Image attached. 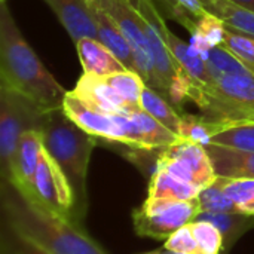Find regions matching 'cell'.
<instances>
[{
    "label": "cell",
    "mask_w": 254,
    "mask_h": 254,
    "mask_svg": "<svg viewBox=\"0 0 254 254\" xmlns=\"http://www.w3.org/2000/svg\"><path fill=\"white\" fill-rule=\"evenodd\" d=\"M1 219L52 254H107L82 228L39 202L10 180H0Z\"/></svg>",
    "instance_id": "obj_1"
},
{
    "label": "cell",
    "mask_w": 254,
    "mask_h": 254,
    "mask_svg": "<svg viewBox=\"0 0 254 254\" xmlns=\"http://www.w3.org/2000/svg\"><path fill=\"white\" fill-rule=\"evenodd\" d=\"M0 85L25 95L48 112L61 109L67 95L21 34L6 3H0Z\"/></svg>",
    "instance_id": "obj_2"
},
{
    "label": "cell",
    "mask_w": 254,
    "mask_h": 254,
    "mask_svg": "<svg viewBox=\"0 0 254 254\" xmlns=\"http://www.w3.org/2000/svg\"><path fill=\"white\" fill-rule=\"evenodd\" d=\"M42 137L43 147L70 183L74 196V220L83 229L88 210V168L98 138L73 122L63 107L48 112Z\"/></svg>",
    "instance_id": "obj_3"
},
{
    "label": "cell",
    "mask_w": 254,
    "mask_h": 254,
    "mask_svg": "<svg viewBox=\"0 0 254 254\" xmlns=\"http://www.w3.org/2000/svg\"><path fill=\"white\" fill-rule=\"evenodd\" d=\"M192 103L201 110V116L223 128L254 124V74H235L211 80L205 85H193Z\"/></svg>",
    "instance_id": "obj_4"
},
{
    "label": "cell",
    "mask_w": 254,
    "mask_h": 254,
    "mask_svg": "<svg viewBox=\"0 0 254 254\" xmlns=\"http://www.w3.org/2000/svg\"><path fill=\"white\" fill-rule=\"evenodd\" d=\"M48 110L25 95L0 85V180L12 179V165L21 135L42 131Z\"/></svg>",
    "instance_id": "obj_5"
},
{
    "label": "cell",
    "mask_w": 254,
    "mask_h": 254,
    "mask_svg": "<svg viewBox=\"0 0 254 254\" xmlns=\"http://www.w3.org/2000/svg\"><path fill=\"white\" fill-rule=\"evenodd\" d=\"M201 211L198 198L176 201L147 196L132 211V225L138 237L167 241L180 228L193 222Z\"/></svg>",
    "instance_id": "obj_6"
},
{
    "label": "cell",
    "mask_w": 254,
    "mask_h": 254,
    "mask_svg": "<svg viewBox=\"0 0 254 254\" xmlns=\"http://www.w3.org/2000/svg\"><path fill=\"white\" fill-rule=\"evenodd\" d=\"M158 168L199 189L210 186L217 179L207 149L180 138L161 152Z\"/></svg>",
    "instance_id": "obj_7"
},
{
    "label": "cell",
    "mask_w": 254,
    "mask_h": 254,
    "mask_svg": "<svg viewBox=\"0 0 254 254\" xmlns=\"http://www.w3.org/2000/svg\"><path fill=\"white\" fill-rule=\"evenodd\" d=\"M98 3L122 30L132 51L138 74L144 79L147 86L156 89V76L152 65L149 40L144 30V18L131 6L128 0H98Z\"/></svg>",
    "instance_id": "obj_8"
},
{
    "label": "cell",
    "mask_w": 254,
    "mask_h": 254,
    "mask_svg": "<svg viewBox=\"0 0 254 254\" xmlns=\"http://www.w3.org/2000/svg\"><path fill=\"white\" fill-rule=\"evenodd\" d=\"M30 195H33L39 202H42L45 207H48L58 216L68 219L76 225L74 196L70 183L45 147L42 150L40 162L34 176L33 190Z\"/></svg>",
    "instance_id": "obj_9"
},
{
    "label": "cell",
    "mask_w": 254,
    "mask_h": 254,
    "mask_svg": "<svg viewBox=\"0 0 254 254\" xmlns=\"http://www.w3.org/2000/svg\"><path fill=\"white\" fill-rule=\"evenodd\" d=\"M76 43L83 37L98 39L89 0H43Z\"/></svg>",
    "instance_id": "obj_10"
},
{
    "label": "cell",
    "mask_w": 254,
    "mask_h": 254,
    "mask_svg": "<svg viewBox=\"0 0 254 254\" xmlns=\"http://www.w3.org/2000/svg\"><path fill=\"white\" fill-rule=\"evenodd\" d=\"M70 92L77 98H80L83 103H86L89 107L101 113L118 115V113L131 112L124 103V100L118 95V92L110 86V83L104 77H97L83 73L77 80L74 89Z\"/></svg>",
    "instance_id": "obj_11"
},
{
    "label": "cell",
    "mask_w": 254,
    "mask_h": 254,
    "mask_svg": "<svg viewBox=\"0 0 254 254\" xmlns=\"http://www.w3.org/2000/svg\"><path fill=\"white\" fill-rule=\"evenodd\" d=\"M43 150V137L42 131H25L18 143L16 153L13 158L12 165V179L16 186H19L22 190L31 193L34 176L40 162Z\"/></svg>",
    "instance_id": "obj_12"
},
{
    "label": "cell",
    "mask_w": 254,
    "mask_h": 254,
    "mask_svg": "<svg viewBox=\"0 0 254 254\" xmlns=\"http://www.w3.org/2000/svg\"><path fill=\"white\" fill-rule=\"evenodd\" d=\"M94 21L98 31V40L109 49L112 54L122 63V65L127 70L137 71L135 61L132 57V51L129 48V43L127 42L122 30L115 22V19L100 6L98 0H89ZM138 73V71H137Z\"/></svg>",
    "instance_id": "obj_13"
},
{
    "label": "cell",
    "mask_w": 254,
    "mask_h": 254,
    "mask_svg": "<svg viewBox=\"0 0 254 254\" xmlns=\"http://www.w3.org/2000/svg\"><path fill=\"white\" fill-rule=\"evenodd\" d=\"M165 39V43L174 58V61L177 63L179 68L192 80L193 85H205L208 83L210 77H208V70H207V64L205 60L193 51V48L186 43L185 40L179 39L165 24V21L162 19L159 27H158Z\"/></svg>",
    "instance_id": "obj_14"
},
{
    "label": "cell",
    "mask_w": 254,
    "mask_h": 254,
    "mask_svg": "<svg viewBox=\"0 0 254 254\" xmlns=\"http://www.w3.org/2000/svg\"><path fill=\"white\" fill-rule=\"evenodd\" d=\"M216 176L228 179H254V152L219 144L205 146Z\"/></svg>",
    "instance_id": "obj_15"
},
{
    "label": "cell",
    "mask_w": 254,
    "mask_h": 254,
    "mask_svg": "<svg viewBox=\"0 0 254 254\" xmlns=\"http://www.w3.org/2000/svg\"><path fill=\"white\" fill-rule=\"evenodd\" d=\"M77 55L83 68V73L97 77H109L115 73L127 70L122 63L109 51L98 39L83 37L76 43Z\"/></svg>",
    "instance_id": "obj_16"
},
{
    "label": "cell",
    "mask_w": 254,
    "mask_h": 254,
    "mask_svg": "<svg viewBox=\"0 0 254 254\" xmlns=\"http://www.w3.org/2000/svg\"><path fill=\"white\" fill-rule=\"evenodd\" d=\"M144 30H146V36L149 40L152 65H153L155 76H156V91H159L161 94L167 97L170 83L177 76L180 68L170 52L161 30L152 25L146 19H144Z\"/></svg>",
    "instance_id": "obj_17"
},
{
    "label": "cell",
    "mask_w": 254,
    "mask_h": 254,
    "mask_svg": "<svg viewBox=\"0 0 254 254\" xmlns=\"http://www.w3.org/2000/svg\"><path fill=\"white\" fill-rule=\"evenodd\" d=\"M195 220L214 225L223 238V254H228L247 232L254 229V216L244 213H207L201 211Z\"/></svg>",
    "instance_id": "obj_18"
},
{
    "label": "cell",
    "mask_w": 254,
    "mask_h": 254,
    "mask_svg": "<svg viewBox=\"0 0 254 254\" xmlns=\"http://www.w3.org/2000/svg\"><path fill=\"white\" fill-rule=\"evenodd\" d=\"M201 189L186 183L173 174L167 173L162 168H158L156 173L149 179V198H164V199H176V201H188L198 198Z\"/></svg>",
    "instance_id": "obj_19"
},
{
    "label": "cell",
    "mask_w": 254,
    "mask_h": 254,
    "mask_svg": "<svg viewBox=\"0 0 254 254\" xmlns=\"http://www.w3.org/2000/svg\"><path fill=\"white\" fill-rule=\"evenodd\" d=\"M204 9L220 19L238 33L254 37V12L232 3L231 0H199Z\"/></svg>",
    "instance_id": "obj_20"
},
{
    "label": "cell",
    "mask_w": 254,
    "mask_h": 254,
    "mask_svg": "<svg viewBox=\"0 0 254 254\" xmlns=\"http://www.w3.org/2000/svg\"><path fill=\"white\" fill-rule=\"evenodd\" d=\"M140 109L147 112L150 116H153L177 135L182 121V112H179L164 94L150 86H146L140 97Z\"/></svg>",
    "instance_id": "obj_21"
},
{
    "label": "cell",
    "mask_w": 254,
    "mask_h": 254,
    "mask_svg": "<svg viewBox=\"0 0 254 254\" xmlns=\"http://www.w3.org/2000/svg\"><path fill=\"white\" fill-rule=\"evenodd\" d=\"M223 129L225 128L222 125L207 121L201 115L196 116V115H189L183 112L177 135L180 140H188V141H192L205 147L211 144L213 138Z\"/></svg>",
    "instance_id": "obj_22"
},
{
    "label": "cell",
    "mask_w": 254,
    "mask_h": 254,
    "mask_svg": "<svg viewBox=\"0 0 254 254\" xmlns=\"http://www.w3.org/2000/svg\"><path fill=\"white\" fill-rule=\"evenodd\" d=\"M205 64H207L208 77H210L208 82L222 79L225 76L253 74L250 68L225 46L213 48L205 57Z\"/></svg>",
    "instance_id": "obj_23"
},
{
    "label": "cell",
    "mask_w": 254,
    "mask_h": 254,
    "mask_svg": "<svg viewBox=\"0 0 254 254\" xmlns=\"http://www.w3.org/2000/svg\"><path fill=\"white\" fill-rule=\"evenodd\" d=\"M106 80L118 92V95L124 100L131 112L140 109V97L147 85L137 71L124 70L106 77Z\"/></svg>",
    "instance_id": "obj_24"
},
{
    "label": "cell",
    "mask_w": 254,
    "mask_h": 254,
    "mask_svg": "<svg viewBox=\"0 0 254 254\" xmlns=\"http://www.w3.org/2000/svg\"><path fill=\"white\" fill-rule=\"evenodd\" d=\"M216 183L238 205L241 213L254 216V179L217 177Z\"/></svg>",
    "instance_id": "obj_25"
},
{
    "label": "cell",
    "mask_w": 254,
    "mask_h": 254,
    "mask_svg": "<svg viewBox=\"0 0 254 254\" xmlns=\"http://www.w3.org/2000/svg\"><path fill=\"white\" fill-rule=\"evenodd\" d=\"M0 254H52L39 247L13 226L1 219L0 226Z\"/></svg>",
    "instance_id": "obj_26"
},
{
    "label": "cell",
    "mask_w": 254,
    "mask_h": 254,
    "mask_svg": "<svg viewBox=\"0 0 254 254\" xmlns=\"http://www.w3.org/2000/svg\"><path fill=\"white\" fill-rule=\"evenodd\" d=\"M198 201L202 211L207 213H241L238 205L225 193V190L216 183V180L201 189Z\"/></svg>",
    "instance_id": "obj_27"
},
{
    "label": "cell",
    "mask_w": 254,
    "mask_h": 254,
    "mask_svg": "<svg viewBox=\"0 0 254 254\" xmlns=\"http://www.w3.org/2000/svg\"><path fill=\"white\" fill-rule=\"evenodd\" d=\"M189 228L204 254H223V238L219 229L210 222L193 220Z\"/></svg>",
    "instance_id": "obj_28"
},
{
    "label": "cell",
    "mask_w": 254,
    "mask_h": 254,
    "mask_svg": "<svg viewBox=\"0 0 254 254\" xmlns=\"http://www.w3.org/2000/svg\"><path fill=\"white\" fill-rule=\"evenodd\" d=\"M211 143L219 144V146L254 152V124L225 128L213 138Z\"/></svg>",
    "instance_id": "obj_29"
},
{
    "label": "cell",
    "mask_w": 254,
    "mask_h": 254,
    "mask_svg": "<svg viewBox=\"0 0 254 254\" xmlns=\"http://www.w3.org/2000/svg\"><path fill=\"white\" fill-rule=\"evenodd\" d=\"M193 33L201 36L211 48L223 46L225 37H226V24L219 16H216L210 12H205L204 15H201L196 19Z\"/></svg>",
    "instance_id": "obj_30"
},
{
    "label": "cell",
    "mask_w": 254,
    "mask_h": 254,
    "mask_svg": "<svg viewBox=\"0 0 254 254\" xmlns=\"http://www.w3.org/2000/svg\"><path fill=\"white\" fill-rule=\"evenodd\" d=\"M223 46L237 55L254 74V37L238 33L226 25V37Z\"/></svg>",
    "instance_id": "obj_31"
},
{
    "label": "cell",
    "mask_w": 254,
    "mask_h": 254,
    "mask_svg": "<svg viewBox=\"0 0 254 254\" xmlns=\"http://www.w3.org/2000/svg\"><path fill=\"white\" fill-rule=\"evenodd\" d=\"M164 247L173 250V252H179L183 254H204L201 252L189 225L180 228L177 232H174L164 244Z\"/></svg>",
    "instance_id": "obj_32"
},
{
    "label": "cell",
    "mask_w": 254,
    "mask_h": 254,
    "mask_svg": "<svg viewBox=\"0 0 254 254\" xmlns=\"http://www.w3.org/2000/svg\"><path fill=\"white\" fill-rule=\"evenodd\" d=\"M131 3V6L140 12L141 16H146L149 15L153 9H156V4L153 0H128Z\"/></svg>",
    "instance_id": "obj_33"
},
{
    "label": "cell",
    "mask_w": 254,
    "mask_h": 254,
    "mask_svg": "<svg viewBox=\"0 0 254 254\" xmlns=\"http://www.w3.org/2000/svg\"><path fill=\"white\" fill-rule=\"evenodd\" d=\"M232 3H237L241 7H246L249 10L254 12V0H231Z\"/></svg>",
    "instance_id": "obj_34"
},
{
    "label": "cell",
    "mask_w": 254,
    "mask_h": 254,
    "mask_svg": "<svg viewBox=\"0 0 254 254\" xmlns=\"http://www.w3.org/2000/svg\"><path fill=\"white\" fill-rule=\"evenodd\" d=\"M140 254H183L179 253V252H173L167 247H162V249H158V250H153V252H146V253H140Z\"/></svg>",
    "instance_id": "obj_35"
},
{
    "label": "cell",
    "mask_w": 254,
    "mask_h": 254,
    "mask_svg": "<svg viewBox=\"0 0 254 254\" xmlns=\"http://www.w3.org/2000/svg\"><path fill=\"white\" fill-rule=\"evenodd\" d=\"M0 3H6V0H0Z\"/></svg>",
    "instance_id": "obj_36"
}]
</instances>
